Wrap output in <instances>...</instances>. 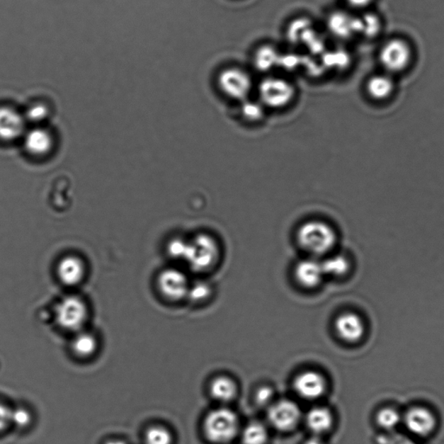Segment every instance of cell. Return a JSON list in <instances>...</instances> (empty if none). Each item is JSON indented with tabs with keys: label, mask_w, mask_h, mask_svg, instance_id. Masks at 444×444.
<instances>
[{
	"label": "cell",
	"mask_w": 444,
	"mask_h": 444,
	"mask_svg": "<svg viewBox=\"0 0 444 444\" xmlns=\"http://www.w3.org/2000/svg\"><path fill=\"white\" fill-rule=\"evenodd\" d=\"M172 441L171 431L164 426L150 427L145 432V444H172Z\"/></svg>",
	"instance_id": "obj_26"
},
{
	"label": "cell",
	"mask_w": 444,
	"mask_h": 444,
	"mask_svg": "<svg viewBox=\"0 0 444 444\" xmlns=\"http://www.w3.org/2000/svg\"><path fill=\"white\" fill-rule=\"evenodd\" d=\"M323 272L325 275L341 277L348 273L351 266L348 258L337 254L331 256L321 262Z\"/></svg>",
	"instance_id": "obj_22"
},
{
	"label": "cell",
	"mask_w": 444,
	"mask_h": 444,
	"mask_svg": "<svg viewBox=\"0 0 444 444\" xmlns=\"http://www.w3.org/2000/svg\"><path fill=\"white\" fill-rule=\"evenodd\" d=\"M324 274L321 262L315 260H303L297 264L295 277L304 288H314L322 281Z\"/></svg>",
	"instance_id": "obj_16"
},
{
	"label": "cell",
	"mask_w": 444,
	"mask_h": 444,
	"mask_svg": "<svg viewBox=\"0 0 444 444\" xmlns=\"http://www.w3.org/2000/svg\"><path fill=\"white\" fill-rule=\"evenodd\" d=\"M346 1L353 8L362 9L368 6L372 0H346Z\"/></svg>",
	"instance_id": "obj_35"
},
{
	"label": "cell",
	"mask_w": 444,
	"mask_h": 444,
	"mask_svg": "<svg viewBox=\"0 0 444 444\" xmlns=\"http://www.w3.org/2000/svg\"><path fill=\"white\" fill-rule=\"evenodd\" d=\"M242 115L249 121H258L264 115L263 104L245 100L241 107Z\"/></svg>",
	"instance_id": "obj_28"
},
{
	"label": "cell",
	"mask_w": 444,
	"mask_h": 444,
	"mask_svg": "<svg viewBox=\"0 0 444 444\" xmlns=\"http://www.w3.org/2000/svg\"><path fill=\"white\" fill-rule=\"evenodd\" d=\"M304 444H326L322 441L321 438H319L318 436H312V438H309L306 443Z\"/></svg>",
	"instance_id": "obj_36"
},
{
	"label": "cell",
	"mask_w": 444,
	"mask_h": 444,
	"mask_svg": "<svg viewBox=\"0 0 444 444\" xmlns=\"http://www.w3.org/2000/svg\"><path fill=\"white\" fill-rule=\"evenodd\" d=\"M403 422L411 433L426 438L433 433L436 427V418L433 412L423 406H415L405 412Z\"/></svg>",
	"instance_id": "obj_9"
},
{
	"label": "cell",
	"mask_w": 444,
	"mask_h": 444,
	"mask_svg": "<svg viewBox=\"0 0 444 444\" xmlns=\"http://www.w3.org/2000/svg\"><path fill=\"white\" fill-rule=\"evenodd\" d=\"M188 243L183 239H173L169 246V254L173 258L185 261L188 254Z\"/></svg>",
	"instance_id": "obj_32"
},
{
	"label": "cell",
	"mask_w": 444,
	"mask_h": 444,
	"mask_svg": "<svg viewBox=\"0 0 444 444\" xmlns=\"http://www.w3.org/2000/svg\"><path fill=\"white\" fill-rule=\"evenodd\" d=\"M49 111L44 104H34L26 112L25 120L33 123H40L47 118Z\"/></svg>",
	"instance_id": "obj_31"
},
{
	"label": "cell",
	"mask_w": 444,
	"mask_h": 444,
	"mask_svg": "<svg viewBox=\"0 0 444 444\" xmlns=\"http://www.w3.org/2000/svg\"><path fill=\"white\" fill-rule=\"evenodd\" d=\"M55 318L62 329L79 333L87 321L86 303L77 296L65 297L57 304Z\"/></svg>",
	"instance_id": "obj_4"
},
{
	"label": "cell",
	"mask_w": 444,
	"mask_h": 444,
	"mask_svg": "<svg viewBox=\"0 0 444 444\" xmlns=\"http://www.w3.org/2000/svg\"><path fill=\"white\" fill-rule=\"evenodd\" d=\"M411 52L406 42L393 40L388 42L380 53L382 65L392 72H399L406 68L411 60Z\"/></svg>",
	"instance_id": "obj_10"
},
{
	"label": "cell",
	"mask_w": 444,
	"mask_h": 444,
	"mask_svg": "<svg viewBox=\"0 0 444 444\" xmlns=\"http://www.w3.org/2000/svg\"><path fill=\"white\" fill-rule=\"evenodd\" d=\"M268 433L266 427L261 423H251L242 431V443L244 444H265L268 441Z\"/></svg>",
	"instance_id": "obj_23"
},
{
	"label": "cell",
	"mask_w": 444,
	"mask_h": 444,
	"mask_svg": "<svg viewBox=\"0 0 444 444\" xmlns=\"http://www.w3.org/2000/svg\"><path fill=\"white\" fill-rule=\"evenodd\" d=\"M393 89L392 80L385 75L374 76L368 83L369 94L378 100L387 98L392 93Z\"/></svg>",
	"instance_id": "obj_21"
},
{
	"label": "cell",
	"mask_w": 444,
	"mask_h": 444,
	"mask_svg": "<svg viewBox=\"0 0 444 444\" xmlns=\"http://www.w3.org/2000/svg\"><path fill=\"white\" fill-rule=\"evenodd\" d=\"M219 254L217 241L210 235L200 234L189 241L185 261L194 271H206L217 261Z\"/></svg>",
	"instance_id": "obj_3"
},
{
	"label": "cell",
	"mask_w": 444,
	"mask_h": 444,
	"mask_svg": "<svg viewBox=\"0 0 444 444\" xmlns=\"http://www.w3.org/2000/svg\"><path fill=\"white\" fill-rule=\"evenodd\" d=\"M210 393L215 400L227 403L237 396V386L229 377H217L212 381Z\"/></svg>",
	"instance_id": "obj_19"
},
{
	"label": "cell",
	"mask_w": 444,
	"mask_h": 444,
	"mask_svg": "<svg viewBox=\"0 0 444 444\" xmlns=\"http://www.w3.org/2000/svg\"><path fill=\"white\" fill-rule=\"evenodd\" d=\"M203 430L206 438L212 443H229L238 433V416L229 409H215L208 413L204 420Z\"/></svg>",
	"instance_id": "obj_2"
},
{
	"label": "cell",
	"mask_w": 444,
	"mask_h": 444,
	"mask_svg": "<svg viewBox=\"0 0 444 444\" xmlns=\"http://www.w3.org/2000/svg\"><path fill=\"white\" fill-rule=\"evenodd\" d=\"M273 392L268 387H262L256 394V401L258 404H268L273 399Z\"/></svg>",
	"instance_id": "obj_34"
},
{
	"label": "cell",
	"mask_w": 444,
	"mask_h": 444,
	"mask_svg": "<svg viewBox=\"0 0 444 444\" xmlns=\"http://www.w3.org/2000/svg\"><path fill=\"white\" fill-rule=\"evenodd\" d=\"M335 329L343 341L357 343L365 334V325L360 316L353 312H346L338 316L335 321Z\"/></svg>",
	"instance_id": "obj_13"
},
{
	"label": "cell",
	"mask_w": 444,
	"mask_h": 444,
	"mask_svg": "<svg viewBox=\"0 0 444 444\" xmlns=\"http://www.w3.org/2000/svg\"><path fill=\"white\" fill-rule=\"evenodd\" d=\"M293 387L304 399L314 400L324 395L326 389L325 377L314 370L301 372L296 377Z\"/></svg>",
	"instance_id": "obj_12"
},
{
	"label": "cell",
	"mask_w": 444,
	"mask_h": 444,
	"mask_svg": "<svg viewBox=\"0 0 444 444\" xmlns=\"http://www.w3.org/2000/svg\"><path fill=\"white\" fill-rule=\"evenodd\" d=\"M72 349L77 357L90 358L98 349V341L93 334L80 331L73 338Z\"/></svg>",
	"instance_id": "obj_20"
},
{
	"label": "cell",
	"mask_w": 444,
	"mask_h": 444,
	"mask_svg": "<svg viewBox=\"0 0 444 444\" xmlns=\"http://www.w3.org/2000/svg\"><path fill=\"white\" fill-rule=\"evenodd\" d=\"M158 288L165 298L176 301L188 295L189 284L187 276L175 268L166 269L158 276Z\"/></svg>",
	"instance_id": "obj_8"
},
{
	"label": "cell",
	"mask_w": 444,
	"mask_h": 444,
	"mask_svg": "<svg viewBox=\"0 0 444 444\" xmlns=\"http://www.w3.org/2000/svg\"><path fill=\"white\" fill-rule=\"evenodd\" d=\"M26 152L33 156H45L52 152L53 138L52 134L43 128H34L24 135Z\"/></svg>",
	"instance_id": "obj_14"
},
{
	"label": "cell",
	"mask_w": 444,
	"mask_h": 444,
	"mask_svg": "<svg viewBox=\"0 0 444 444\" xmlns=\"http://www.w3.org/2000/svg\"><path fill=\"white\" fill-rule=\"evenodd\" d=\"M381 29L380 18L375 14L368 13L362 18H358V33L365 37H375Z\"/></svg>",
	"instance_id": "obj_25"
},
{
	"label": "cell",
	"mask_w": 444,
	"mask_h": 444,
	"mask_svg": "<svg viewBox=\"0 0 444 444\" xmlns=\"http://www.w3.org/2000/svg\"><path fill=\"white\" fill-rule=\"evenodd\" d=\"M376 421L381 428H385V430H392L403 421V416L396 409L386 407L381 409L377 413Z\"/></svg>",
	"instance_id": "obj_24"
},
{
	"label": "cell",
	"mask_w": 444,
	"mask_h": 444,
	"mask_svg": "<svg viewBox=\"0 0 444 444\" xmlns=\"http://www.w3.org/2000/svg\"><path fill=\"white\" fill-rule=\"evenodd\" d=\"M211 288L205 282H196L194 285H189L188 295L189 299L195 302L205 300L210 296Z\"/></svg>",
	"instance_id": "obj_29"
},
{
	"label": "cell",
	"mask_w": 444,
	"mask_h": 444,
	"mask_svg": "<svg viewBox=\"0 0 444 444\" xmlns=\"http://www.w3.org/2000/svg\"><path fill=\"white\" fill-rule=\"evenodd\" d=\"M220 90L231 99L245 101L253 88V79L249 73L239 67L224 69L217 79Z\"/></svg>",
	"instance_id": "obj_6"
},
{
	"label": "cell",
	"mask_w": 444,
	"mask_h": 444,
	"mask_svg": "<svg viewBox=\"0 0 444 444\" xmlns=\"http://www.w3.org/2000/svg\"><path fill=\"white\" fill-rule=\"evenodd\" d=\"M104 444H127V443L125 441H123V440L112 439V440H109V441H107Z\"/></svg>",
	"instance_id": "obj_37"
},
{
	"label": "cell",
	"mask_w": 444,
	"mask_h": 444,
	"mask_svg": "<svg viewBox=\"0 0 444 444\" xmlns=\"http://www.w3.org/2000/svg\"><path fill=\"white\" fill-rule=\"evenodd\" d=\"M329 30L336 37L347 38L358 33V18L345 13H336L328 21Z\"/></svg>",
	"instance_id": "obj_17"
},
{
	"label": "cell",
	"mask_w": 444,
	"mask_h": 444,
	"mask_svg": "<svg viewBox=\"0 0 444 444\" xmlns=\"http://www.w3.org/2000/svg\"><path fill=\"white\" fill-rule=\"evenodd\" d=\"M32 423V415L25 408H17L11 410V424H14L18 428H26Z\"/></svg>",
	"instance_id": "obj_30"
},
{
	"label": "cell",
	"mask_w": 444,
	"mask_h": 444,
	"mask_svg": "<svg viewBox=\"0 0 444 444\" xmlns=\"http://www.w3.org/2000/svg\"><path fill=\"white\" fill-rule=\"evenodd\" d=\"M279 53L276 50L270 47V46H266L260 49L256 54V64L258 69L265 71V69H271L279 61Z\"/></svg>",
	"instance_id": "obj_27"
},
{
	"label": "cell",
	"mask_w": 444,
	"mask_h": 444,
	"mask_svg": "<svg viewBox=\"0 0 444 444\" xmlns=\"http://www.w3.org/2000/svg\"><path fill=\"white\" fill-rule=\"evenodd\" d=\"M11 410L5 404H0V432L5 431L11 424Z\"/></svg>",
	"instance_id": "obj_33"
},
{
	"label": "cell",
	"mask_w": 444,
	"mask_h": 444,
	"mask_svg": "<svg viewBox=\"0 0 444 444\" xmlns=\"http://www.w3.org/2000/svg\"><path fill=\"white\" fill-rule=\"evenodd\" d=\"M301 411L298 404L291 400H280L271 405L268 411L269 422L280 431H289L300 422Z\"/></svg>",
	"instance_id": "obj_7"
},
{
	"label": "cell",
	"mask_w": 444,
	"mask_h": 444,
	"mask_svg": "<svg viewBox=\"0 0 444 444\" xmlns=\"http://www.w3.org/2000/svg\"><path fill=\"white\" fill-rule=\"evenodd\" d=\"M26 120L13 108L0 106V141L13 142L25 134Z\"/></svg>",
	"instance_id": "obj_11"
},
{
	"label": "cell",
	"mask_w": 444,
	"mask_h": 444,
	"mask_svg": "<svg viewBox=\"0 0 444 444\" xmlns=\"http://www.w3.org/2000/svg\"><path fill=\"white\" fill-rule=\"evenodd\" d=\"M297 241L307 253L321 256L334 248L337 235L329 224L310 221L300 226L297 233Z\"/></svg>",
	"instance_id": "obj_1"
},
{
	"label": "cell",
	"mask_w": 444,
	"mask_h": 444,
	"mask_svg": "<svg viewBox=\"0 0 444 444\" xmlns=\"http://www.w3.org/2000/svg\"><path fill=\"white\" fill-rule=\"evenodd\" d=\"M306 421L309 430L319 436L326 433L333 426L334 416L327 408L315 407L309 411Z\"/></svg>",
	"instance_id": "obj_18"
},
{
	"label": "cell",
	"mask_w": 444,
	"mask_h": 444,
	"mask_svg": "<svg viewBox=\"0 0 444 444\" xmlns=\"http://www.w3.org/2000/svg\"><path fill=\"white\" fill-rule=\"evenodd\" d=\"M57 272L62 283L73 287L83 280L86 275V266L79 257L67 256L62 258Z\"/></svg>",
	"instance_id": "obj_15"
},
{
	"label": "cell",
	"mask_w": 444,
	"mask_h": 444,
	"mask_svg": "<svg viewBox=\"0 0 444 444\" xmlns=\"http://www.w3.org/2000/svg\"><path fill=\"white\" fill-rule=\"evenodd\" d=\"M261 103L270 108L287 106L295 96V88L283 77L268 76L258 86Z\"/></svg>",
	"instance_id": "obj_5"
}]
</instances>
